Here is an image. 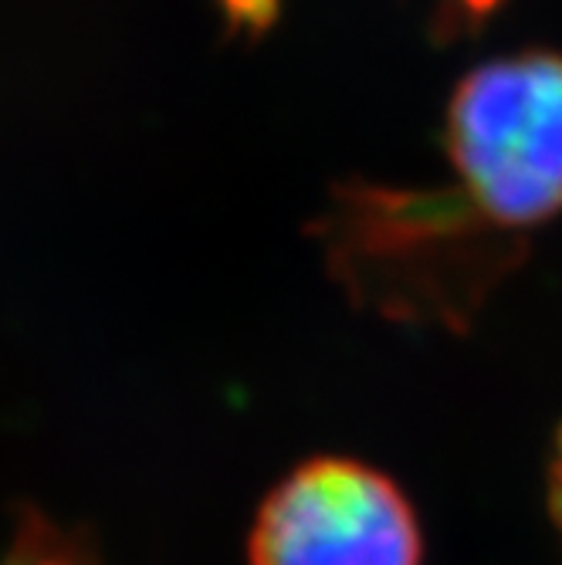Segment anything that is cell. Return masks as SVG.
I'll return each mask as SVG.
<instances>
[{
    "label": "cell",
    "mask_w": 562,
    "mask_h": 565,
    "mask_svg": "<svg viewBox=\"0 0 562 565\" xmlns=\"http://www.w3.org/2000/svg\"><path fill=\"white\" fill-rule=\"evenodd\" d=\"M316 234L352 301L386 319L450 329L468 326L522 247L457 186L342 183Z\"/></svg>",
    "instance_id": "1"
},
{
    "label": "cell",
    "mask_w": 562,
    "mask_h": 565,
    "mask_svg": "<svg viewBox=\"0 0 562 565\" xmlns=\"http://www.w3.org/2000/svg\"><path fill=\"white\" fill-rule=\"evenodd\" d=\"M421 525L370 465L316 457L282 478L251 525V565H421Z\"/></svg>",
    "instance_id": "3"
},
{
    "label": "cell",
    "mask_w": 562,
    "mask_h": 565,
    "mask_svg": "<svg viewBox=\"0 0 562 565\" xmlns=\"http://www.w3.org/2000/svg\"><path fill=\"white\" fill-rule=\"evenodd\" d=\"M24 565H68V562H55V558H34V555H31Z\"/></svg>",
    "instance_id": "5"
},
{
    "label": "cell",
    "mask_w": 562,
    "mask_h": 565,
    "mask_svg": "<svg viewBox=\"0 0 562 565\" xmlns=\"http://www.w3.org/2000/svg\"><path fill=\"white\" fill-rule=\"evenodd\" d=\"M444 149L457 190L498 231H526L562 214V55L529 47L498 55L457 82Z\"/></svg>",
    "instance_id": "2"
},
{
    "label": "cell",
    "mask_w": 562,
    "mask_h": 565,
    "mask_svg": "<svg viewBox=\"0 0 562 565\" xmlns=\"http://www.w3.org/2000/svg\"><path fill=\"white\" fill-rule=\"evenodd\" d=\"M549 508L555 525L562 529V427L555 434V454L549 460Z\"/></svg>",
    "instance_id": "4"
}]
</instances>
